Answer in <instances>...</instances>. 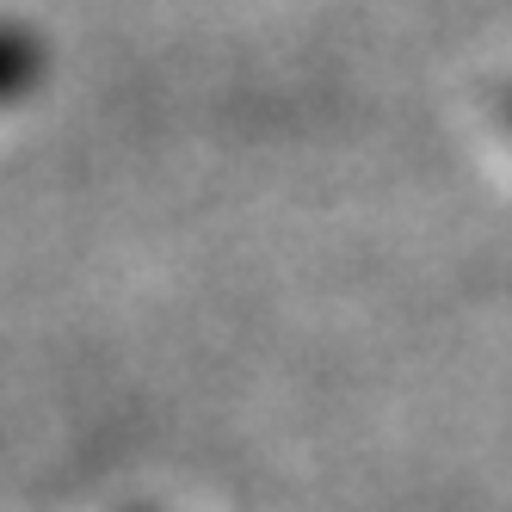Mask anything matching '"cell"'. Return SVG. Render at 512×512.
Here are the masks:
<instances>
[{
  "instance_id": "obj_1",
  "label": "cell",
  "mask_w": 512,
  "mask_h": 512,
  "mask_svg": "<svg viewBox=\"0 0 512 512\" xmlns=\"http://www.w3.org/2000/svg\"><path fill=\"white\" fill-rule=\"evenodd\" d=\"M25 75H31V56H25V44L0 31V93H13Z\"/></svg>"
}]
</instances>
